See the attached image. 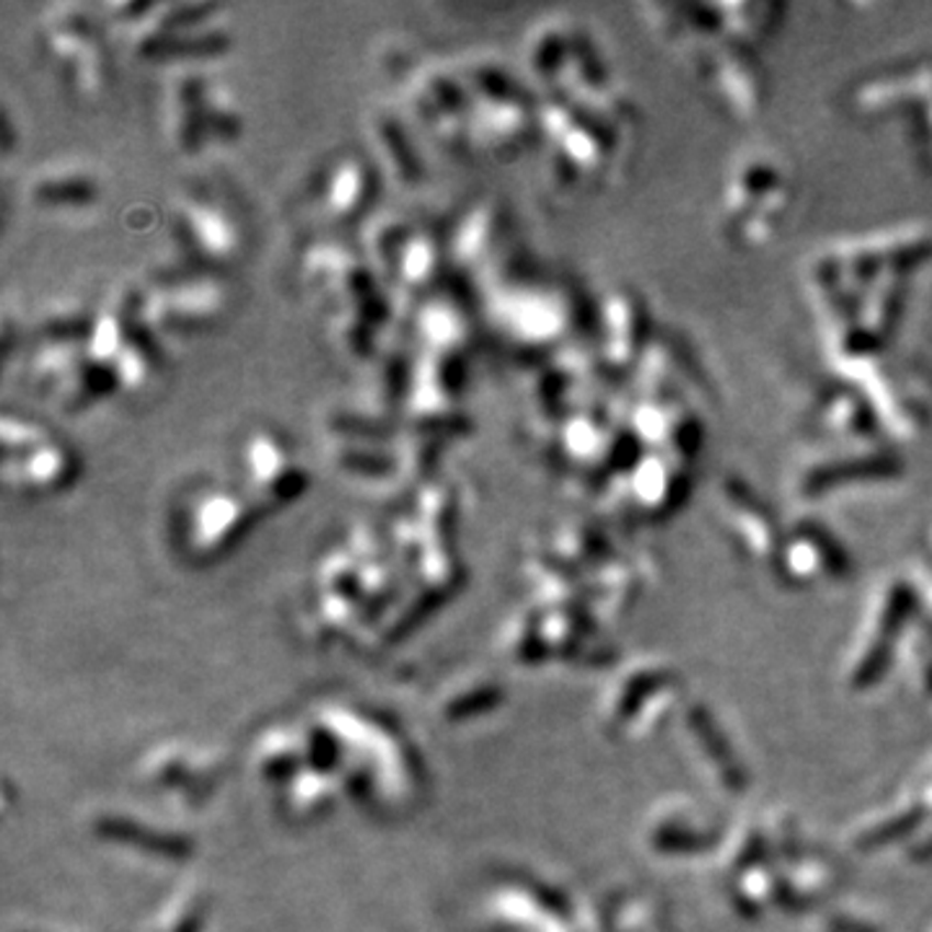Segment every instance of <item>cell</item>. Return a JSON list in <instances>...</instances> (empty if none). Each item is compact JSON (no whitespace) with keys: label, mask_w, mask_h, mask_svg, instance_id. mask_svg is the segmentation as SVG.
Wrapping results in <instances>:
<instances>
[{"label":"cell","mask_w":932,"mask_h":932,"mask_svg":"<svg viewBox=\"0 0 932 932\" xmlns=\"http://www.w3.org/2000/svg\"><path fill=\"white\" fill-rule=\"evenodd\" d=\"M228 308V291L215 272L192 270L135 291L137 324L150 337H194L213 329Z\"/></svg>","instance_id":"cell-1"},{"label":"cell","mask_w":932,"mask_h":932,"mask_svg":"<svg viewBox=\"0 0 932 932\" xmlns=\"http://www.w3.org/2000/svg\"><path fill=\"white\" fill-rule=\"evenodd\" d=\"M42 45L57 65L70 91L83 99L99 97L110 83V60L99 40L97 19L78 5H65L42 24Z\"/></svg>","instance_id":"cell-2"},{"label":"cell","mask_w":932,"mask_h":932,"mask_svg":"<svg viewBox=\"0 0 932 932\" xmlns=\"http://www.w3.org/2000/svg\"><path fill=\"white\" fill-rule=\"evenodd\" d=\"M175 236L200 270H226L244 255V234L234 215L207 198H182L175 207Z\"/></svg>","instance_id":"cell-3"},{"label":"cell","mask_w":932,"mask_h":932,"mask_svg":"<svg viewBox=\"0 0 932 932\" xmlns=\"http://www.w3.org/2000/svg\"><path fill=\"white\" fill-rule=\"evenodd\" d=\"M244 476H247V495L257 510H274L299 501L311 485V476L288 446L270 430L251 433L242 451Z\"/></svg>","instance_id":"cell-4"},{"label":"cell","mask_w":932,"mask_h":932,"mask_svg":"<svg viewBox=\"0 0 932 932\" xmlns=\"http://www.w3.org/2000/svg\"><path fill=\"white\" fill-rule=\"evenodd\" d=\"M493 316L503 335L518 348H544L565 327V308L558 295L531 285H510L497 291Z\"/></svg>","instance_id":"cell-5"},{"label":"cell","mask_w":932,"mask_h":932,"mask_svg":"<svg viewBox=\"0 0 932 932\" xmlns=\"http://www.w3.org/2000/svg\"><path fill=\"white\" fill-rule=\"evenodd\" d=\"M375 190V164L358 154L339 156L316 182V213L335 226H348L373 205Z\"/></svg>","instance_id":"cell-6"},{"label":"cell","mask_w":932,"mask_h":932,"mask_svg":"<svg viewBox=\"0 0 932 932\" xmlns=\"http://www.w3.org/2000/svg\"><path fill=\"white\" fill-rule=\"evenodd\" d=\"M257 505L247 493L215 487L202 493L190 508L187 539L198 554H218L249 529Z\"/></svg>","instance_id":"cell-7"},{"label":"cell","mask_w":932,"mask_h":932,"mask_svg":"<svg viewBox=\"0 0 932 932\" xmlns=\"http://www.w3.org/2000/svg\"><path fill=\"white\" fill-rule=\"evenodd\" d=\"M78 476L76 451L65 440L53 438L21 457L3 459V482L21 495L45 497L63 493Z\"/></svg>","instance_id":"cell-8"},{"label":"cell","mask_w":932,"mask_h":932,"mask_svg":"<svg viewBox=\"0 0 932 932\" xmlns=\"http://www.w3.org/2000/svg\"><path fill=\"white\" fill-rule=\"evenodd\" d=\"M412 335L420 352L446 360H464L472 345V319L453 295L433 293L420 301L412 316Z\"/></svg>","instance_id":"cell-9"},{"label":"cell","mask_w":932,"mask_h":932,"mask_svg":"<svg viewBox=\"0 0 932 932\" xmlns=\"http://www.w3.org/2000/svg\"><path fill=\"white\" fill-rule=\"evenodd\" d=\"M503 211L493 200L474 202L453 226L446 244L448 262L461 274L482 272L503 242Z\"/></svg>","instance_id":"cell-10"},{"label":"cell","mask_w":932,"mask_h":932,"mask_svg":"<svg viewBox=\"0 0 932 932\" xmlns=\"http://www.w3.org/2000/svg\"><path fill=\"white\" fill-rule=\"evenodd\" d=\"M207 78L200 70H179L166 81L164 89V130L179 154L192 156L205 146L202 127V93Z\"/></svg>","instance_id":"cell-11"},{"label":"cell","mask_w":932,"mask_h":932,"mask_svg":"<svg viewBox=\"0 0 932 932\" xmlns=\"http://www.w3.org/2000/svg\"><path fill=\"white\" fill-rule=\"evenodd\" d=\"M534 114L524 99L476 101L472 104V148L510 156L529 141Z\"/></svg>","instance_id":"cell-12"},{"label":"cell","mask_w":932,"mask_h":932,"mask_svg":"<svg viewBox=\"0 0 932 932\" xmlns=\"http://www.w3.org/2000/svg\"><path fill=\"white\" fill-rule=\"evenodd\" d=\"M440 267H443V249H440L438 236L428 228L412 226L394 259L389 283L407 299H417V295L428 299L436 293Z\"/></svg>","instance_id":"cell-13"},{"label":"cell","mask_w":932,"mask_h":932,"mask_svg":"<svg viewBox=\"0 0 932 932\" xmlns=\"http://www.w3.org/2000/svg\"><path fill=\"white\" fill-rule=\"evenodd\" d=\"M99 194V179L91 171L76 169V166H53V169L37 171L26 182V200L37 207H47V211L93 205Z\"/></svg>","instance_id":"cell-14"},{"label":"cell","mask_w":932,"mask_h":932,"mask_svg":"<svg viewBox=\"0 0 932 932\" xmlns=\"http://www.w3.org/2000/svg\"><path fill=\"white\" fill-rule=\"evenodd\" d=\"M231 47V34L226 26H221L218 19L202 21L190 29H177V32L166 34L156 40L154 45L141 49V57L148 60H166V63H190V60H207V57L223 55Z\"/></svg>","instance_id":"cell-15"},{"label":"cell","mask_w":932,"mask_h":932,"mask_svg":"<svg viewBox=\"0 0 932 932\" xmlns=\"http://www.w3.org/2000/svg\"><path fill=\"white\" fill-rule=\"evenodd\" d=\"M371 137L375 150H379V161L392 171L396 182L407 187L420 182L425 177V164L400 117L389 112H375L371 120Z\"/></svg>","instance_id":"cell-16"},{"label":"cell","mask_w":932,"mask_h":932,"mask_svg":"<svg viewBox=\"0 0 932 932\" xmlns=\"http://www.w3.org/2000/svg\"><path fill=\"white\" fill-rule=\"evenodd\" d=\"M329 459L339 472L358 476V480H389L402 469V453L389 451L379 440H350L335 438L329 448Z\"/></svg>","instance_id":"cell-17"},{"label":"cell","mask_w":932,"mask_h":932,"mask_svg":"<svg viewBox=\"0 0 932 932\" xmlns=\"http://www.w3.org/2000/svg\"><path fill=\"white\" fill-rule=\"evenodd\" d=\"M137 319V316H135ZM156 373V339L137 324L112 366L114 392H141Z\"/></svg>","instance_id":"cell-18"},{"label":"cell","mask_w":932,"mask_h":932,"mask_svg":"<svg viewBox=\"0 0 932 932\" xmlns=\"http://www.w3.org/2000/svg\"><path fill=\"white\" fill-rule=\"evenodd\" d=\"M202 127H205V141H234L242 133L244 120L238 112L236 101L221 86L207 81L202 93Z\"/></svg>","instance_id":"cell-19"},{"label":"cell","mask_w":932,"mask_h":932,"mask_svg":"<svg viewBox=\"0 0 932 932\" xmlns=\"http://www.w3.org/2000/svg\"><path fill=\"white\" fill-rule=\"evenodd\" d=\"M53 438L55 433L45 423L29 415H16V412H3V420H0V457L3 459L21 457Z\"/></svg>","instance_id":"cell-20"}]
</instances>
